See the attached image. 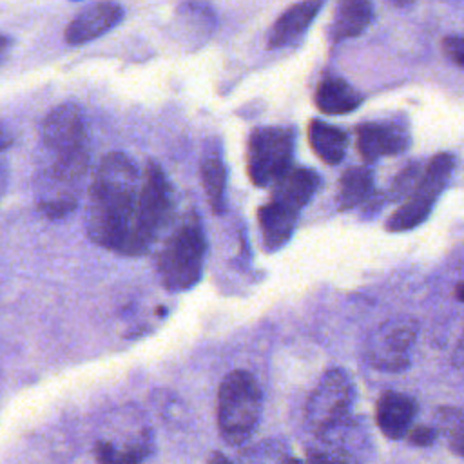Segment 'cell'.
Segmentation results:
<instances>
[{"instance_id":"6da1fadb","label":"cell","mask_w":464,"mask_h":464,"mask_svg":"<svg viewBox=\"0 0 464 464\" xmlns=\"http://www.w3.org/2000/svg\"><path fill=\"white\" fill-rule=\"evenodd\" d=\"M140 188L141 174L127 154L111 152L100 160L85 208V228L92 243L127 256Z\"/></svg>"},{"instance_id":"7a4b0ae2","label":"cell","mask_w":464,"mask_h":464,"mask_svg":"<svg viewBox=\"0 0 464 464\" xmlns=\"http://www.w3.org/2000/svg\"><path fill=\"white\" fill-rule=\"evenodd\" d=\"M208 250L207 234L196 210H188L167 236L156 261L161 285L170 292H185L199 283Z\"/></svg>"},{"instance_id":"3957f363","label":"cell","mask_w":464,"mask_h":464,"mask_svg":"<svg viewBox=\"0 0 464 464\" xmlns=\"http://www.w3.org/2000/svg\"><path fill=\"white\" fill-rule=\"evenodd\" d=\"M263 392L246 370L228 372L218 388L216 420L223 440L230 446L246 442L259 426Z\"/></svg>"},{"instance_id":"277c9868","label":"cell","mask_w":464,"mask_h":464,"mask_svg":"<svg viewBox=\"0 0 464 464\" xmlns=\"http://www.w3.org/2000/svg\"><path fill=\"white\" fill-rule=\"evenodd\" d=\"M172 212L174 199L170 181L158 163L147 161L141 174L138 210L127 256H143L149 252L170 223Z\"/></svg>"},{"instance_id":"5b68a950","label":"cell","mask_w":464,"mask_h":464,"mask_svg":"<svg viewBox=\"0 0 464 464\" xmlns=\"http://www.w3.org/2000/svg\"><path fill=\"white\" fill-rule=\"evenodd\" d=\"M355 388L343 368L324 372L304 406V422L315 439L334 431L353 415Z\"/></svg>"},{"instance_id":"8992f818","label":"cell","mask_w":464,"mask_h":464,"mask_svg":"<svg viewBox=\"0 0 464 464\" xmlns=\"http://www.w3.org/2000/svg\"><path fill=\"white\" fill-rule=\"evenodd\" d=\"M294 130L286 127H256L246 141V172L254 185L266 187L292 170Z\"/></svg>"},{"instance_id":"52a82bcc","label":"cell","mask_w":464,"mask_h":464,"mask_svg":"<svg viewBox=\"0 0 464 464\" xmlns=\"http://www.w3.org/2000/svg\"><path fill=\"white\" fill-rule=\"evenodd\" d=\"M453 165H455V158L448 152H440L433 156L426 165V169L422 170L420 181L415 187V190L386 219V230L404 232L420 225L430 216L435 199L446 187L451 176Z\"/></svg>"},{"instance_id":"ba28073f","label":"cell","mask_w":464,"mask_h":464,"mask_svg":"<svg viewBox=\"0 0 464 464\" xmlns=\"http://www.w3.org/2000/svg\"><path fill=\"white\" fill-rule=\"evenodd\" d=\"M419 323L411 317L388 319L370 337L364 357L381 372H402L410 366V350L415 343Z\"/></svg>"},{"instance_id":"9c48e42d","label":"cell","mask_w":464,"mask_h":464,"mask_svg":"<svg viewBox=\"0 0 464 464\" xmlns=\"http://www.w3.org/2000/svg\"><path fill=\"white\" fill-rule=\"evenodd\" d=\"M42 145L47 156L89 154V134L82 107L72 102L56 105L44 120Z\"/></svg>"},{"instance_id":"30bf717a","label":"cell","mask_w":464,"mask_h":464,"mask_svg":"<svg viewBox=\"0 0 464 464\" xmlns=\"http://www.w3.org/2000/svg\"><path fill=\"white\" fill-rule=\"evenodd\" d=\"M125 16V9L114 2H96L83 7L65 27V42L69 45H85L111 29Z\"/></svg>"},{"instance_id":"8fae6325","label":"cell","mask_w":464,"mask_h":464,"mask_svg":"<svg viewBox=\"0 0 464 464\" xmlns=\"http://www.w3.org/2000/svg\"><path fill=\"white\" fill-rule=\"evenodd\" d=\"M357 150L366 161L395 156L408 149V132L390 121H366L355 130Z\"/></svg>"},{"instance_id":"7c38bea8","label":"cell","mask_w":464,"mask_h":464,"mask_svg":"<svg viewBox=\"0 0 464 464\" xmlns=\"http://www.w3.org/2000/svg\"><path fill=\"white\" fill-rule=\"evenodd\" d=\"M419 404L413 397L401 392H384L375 404V422L379 431L390 440L406 439L413 426Z\"/></svg>"},{"instance_id":"4fadbf2b","label":"cell","mask_w":464,"mask_h":464,"mask_svg":"<svg viewBox=\"0 0 464 464\" xmlns=\"http://www.w3.org/2000/svg\"><path fill=\"white\" fill-rule=\"evenodd\" d=\"M199 176L201 185L210 205V210L216 216L225 214L227 210V163L223 156L221 143L218 140H208L203 147L199 160Z\"/></svg>"},{"instance_id":"5bb4252c","label":"cell","mask_w":464,"mask_h":464,"mask_svg":"<svg viewBox=\"0 0 464 464\" xmlns=\"http://www.w3.org/2000/svg\"><path fill=\"white\" fill-rule=\"evenodd\" d=\"M319 183L321 179L315 170L304 167L292 169L274 183L270 201L299 216L306 203L314 198L315 190L319 188Z\"/></svg>"},{"instance_id":"9a60e30c","label":"cell","mask_w":464,"mask_h":464,"mask_svg":"<svg viewBox=\"0 0 464 464\" xmlns=\"http://www.w3.org/2000/svg\"><path fill=\"white\" fill-rule=\"evenodd\" d=\"M321 7V2H299L283 11L268 31V47L279 49L295 44L306 33Z\"/></svg>"},{"instance_id":"2e32d148","label":"cell","mask_w":464,"mask_h":464,"mask_svg":"<svg viewBox=\"0 0 464 464\" xmlns=\"http://www.w3.org/2000/svg\"><path fill=\"white\" fill-rule=\"evenodd\" d=\"M297 218V214L270 199L263 207H259L257 223L261 230V241L266 252H276L288 243L294 234Z\"/></svg>"},{"instance_id":"e0dca14e","label":"cell","mask_w":464,"mask_h":464,"mask_svg":"<svg viewBox=\"0 0 464 464\" xmlns=\"http://www.w3.org/2000/svg\"><path fill=\"white\" fill-rule=\"evenodd\" d=\"M314 102L323 114L339 116L355 111L361 105L362 98L346 80L337 76H326L319 82Z\"/></svg>"},{"instance_id":"ac0fdd59","label":"cell","mask_w":464,"mask_h":464,"mask_svg":"<svg viewBox=\"0 0 464 464\" xmlns=\"http://www.w3.org/2000/svg\"><path fill=\"white\" fill-rule=\"evenodd\" d=\"M373 20V7L364 0H344L337 5L330 34L334 40L359 36Z\"/></svg>"},{"instance_id":"d6986e66","label":"cell","mask_w":464,"mask_h":464,"mask_svg":"<svg viewBox=\"0 0 464 464\" xmlns=\"http://www.w3.org/2000/svg\"><path fill=\"white\" fill-rule=\"evenodd\" d=\"M92 451L98 464H141L152 453V435L147 430L125 446L100 439L94 442Z\"/></svg>"},{"instance_id":"ffe728a7","label":"cell","mask_w":464,"mask_h":464,"mask_svg":"<svg viewBox=\"0 0 464 464\" xmlns=\"http://www.w3.org/2000/svg\"><path fill=\"white\" fill-rule=\"evenodd\" d=\"M308 141L312 150L326 165H337L346 154L348 136L339 127H334L323 120H312L308 125Z\"/></svg>"},{"instance_id":"44dd1931","label":"cell","mask_w":464,"mask_h":464,"mask_svg":"<svg viewBox=\"0 0 464 464\" xmlns=\"http://www.w3.org/2000/svg\"><path fill=\"white\" fill-rule=\"evenodd\" d=\"M373 194V174L366 167H352L339 179L337 203L341 210L355 208L366 203Z\"/></svg>"},{"instance_id":"7402d4cb","label":"cell","mask_w":464,"mask_h":464,"mask_svg":"<svg viewBox=\"0 0 464 464\" xmlns=\"http://www.w3.org/2000/svg\"><path fill=\"white\" fill-rule=\"evenodd\" d=\"M433 426L444 439L448 450L464 459V411L455 406H440L435 411Z\"/></svg>"},{"instance_id":"603a6c76","label":"cell","mask_w":464,"mask_h":464,"mask_svg":"<svg viewBox=\"0 0 464 464\" xmlns=\"http://www.w3.org/2000/svg\"><path fill=\"white\" fill-rule=\"evenodd\" d=\"M290 455L279 440H263L259 446L243 453V464H283Z\"/></svg>"},{"instance_id":"cb8c5ba5","label":"cell","mask_w":464,"mask_h":464,"mask_svg":"<svg viewBox=\"0 0 464 464\" xmlns=\"http://www.w3.org/2000/svg\"><path fill=\"white\" fill-rule=\"evenodd\" d=\"M420 176H422V172H420L419 163H411V165H408L406 169H402V170L397 174V178L393 179L392 187H390V198H392L393 201L406 199V198L415 190V187L419 185Z\"/></svg>"},{"instance_id":"d4e9b609","label":"cell","mask_w":464,"mask_h":464,"mask_svg":"<svg viewBox=\"0 0 464 464\" xmlns=\"http://www.w3.org/2000/svg\"><path fill=\"white\" fill-rule=\"evenodd\" d=\"M13 145V132L11 129L0 121V199L5 194L7 183H9V161L5 158V152Z\"/></svg>"},{"instance_id":"484cf974","label":"cell","mask_w":464,"mask_h":464,"mask_svg":"<svg viewBox=\"0 0 464 464\" xmlns=\"http://www.w3.org/2000/svg\"><path fill=\"white\" fill-rule=\"evenodd\" d=\"M439 439V431L433 424H413L406 435V442L415 448H430Z\"/></svg>"},{"instance_id":"4316f807","label":"cell","mask_w":464,"mask_h":464,"mask_svg":"<svg viewBox=\"0 0 464 464\" xmlns=\"http://www.w3.org/2000/svg\"><path fill=\"white\" fill-rule=\"evenodd\" d=\"M442 53L450 62L464 69V36H446L442 40Z\"/></svg>"},{"instance_id":"83f0119b","label":"cell","mask_w":464,"mask_h":464,"mask_svg":"<svg viewBox=\"0 0 464 464\" xmlns=\"http://www.w3.org/2000/svg\"><path fill=\"white\" fill-rule=\"evenodd\" d=\"M304 464H344L343 460L321 451V450H310L306 455V462Z\"/></svg>"},{"instance_id":"f1b7e54d","label":"cell","mask_w":464,"mask_h":464,"mask_svg":"<svg viewBox=\"0 0 464 464\" xmlns=\"http://www.w3.org/2000/svg\"><path fill=\"white\" fill-rule=\"evenodd\" d=\"M451 361H453L455 368H459V370H462V372H464V334H462L460 341L457 343V346H455V350H453V357H451Z\"/></svg>"},{"instance_id":"f546056e","label":"cell","mask_w":464,"mask_h":464,"mask_svg":"<svg viewBox=\"0 0 464 464\" xmlns=\"http://www.w3.org/2000/svg\"><path fill=\"white\" fill-rule=\"evenodd\" d=\"M207 464H236V462H232L225 453H221V451H210L208 453V457H207Z\"/></svg>"},{"instance_id":"4dcf8cb0","label":"cell","mask_w":464,"mask_h":464,"mask_svg":"<svg viewBox=\"0 0 464 464\" xmlns=\"http://www.w3.org/2000/svg\"><path fill=\"white\" fill-rule=\"evenodd\" d=\"M11 47H13V38L0 33V62L9 54Z\"/></svg>"},{"instance_id":"1f68e13d","label":"cell","mask_w":464,"mask_h":464,"mask_svg":"<svg viewBox=\"0 0 464 464\" xmlns=\"http://www.w3.org/2000/svg\"><path fill=\"white\" fill-rule=\"evenodd\" d=\"M455 295H457V299H459V301H462V303H464V281L457 285V288H455Z\"/></svg>"},{"instance_id":"d6a6232c","label":"cell","mask_w":464,"mask_h":464,"mask_svg":"<svg viewBox=\"0 0 464 464\" xmlns=\"http://www.w3.org/2000/svg\"><path fill=\"white\" fill-rule=\"evenodd\" d=\"M283 464H304L303 460H299V459H295V457H288Z\"/></svg>"}]
</instances>
